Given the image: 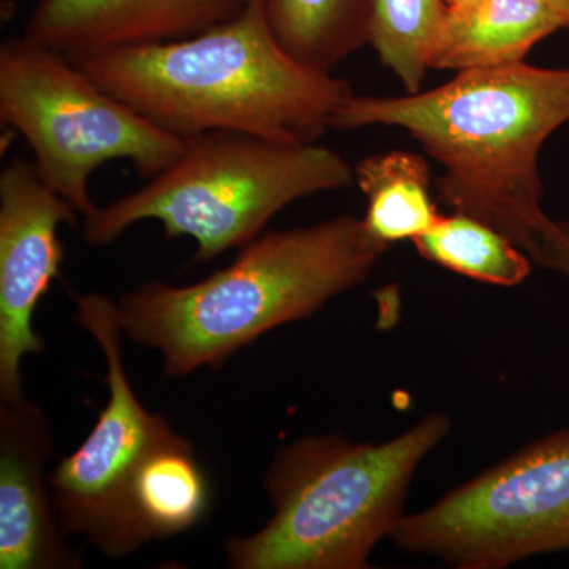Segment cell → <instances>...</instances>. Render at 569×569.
I'll use <instances>...</instances> for the list:
<instances>
[{
    "label": "cell",
    "instance_id": "obj_1",
    "mask_svg": "<svg viewBox=\"0 0 569 569\" xmlns=\"http://www.w3.org/2000/svg\"><path fill=\"white\" fill-rule=\"evenodd\" d=\"M569 122V67L459 71L447 84L400 97L353 96L332 130L396 127L443 167L437 193L508 236L538 264L553 220L542 208L538 159Z\"/></svg>",
    "mask_w": 569,
    "mask_h": 569
},
{
    "label": "cell",
    "instance_id": "obj_2",
    "mask_svg": "<svg viewBox=\"0 0 569 569\" xmlns=\"http://www.w3.org/2000/svg\"><path fill=\"white\" fill-rule=\"evenodd\" d=\"M70 59V58H69ZM112 96L179 138L209 132L312 144L353 89L284 51L266 0L189 39L70 59Z\"/></svg>",
    "mask_w": 569,
    "mask_h": 569
},
{
    "label": "cell",
    "instance_id": "obj_3",
    "mask_svg": "<svg viewBox=\"0 0 569 569\" xmlns=\"http://www.w3.org/2000/svg\"><path fill=\"white\" fill-rule=\"evenodd\" d=\"M387 250L355 216L268 231L200 282L141 284L118 302L119 320L130 339L162 353L164 376H189L222 366L271 329L313 316L365 282Z\"/></svg>",
    "mask_w": 569,
    "mask_h": 569
},
{
    "label": "cell",
    "instance_id": "obj_4",
    "mask_svg": "<svg viewBox=\"0 0 569 569\" xmlns=\"http://www.w3.org/2000/svg\"><path fill=\"white\" fill-rule=\"evenodd\" d=\"M430 413L385 443L307 437L277 452L266 475L274 507L268 523L224 545L236 569H362L391 538L422 460L451 432Z\"/></svg>",
    "mask_w": 569,
    "mask_h": 569
},
{
    "label": "cell",
    "instance_id": "obj_5",
    "mask_svg": "<svg viewBox=\"0 0 569 569\" xmlns=\"http://www.w3.org/2000/svg\"><path fill=\"white\" fill-rule=\"evenodd\" d=\"M355 168L317 144H284L236 132L186 138L182 152L144 186L84 217L86 244L108 246L132 224L156 220L170 239L192 238V263H208L263 234L302 198L346 189Z\"/></svg>",
    "mask_w": 569,
    "mask_h": 569
},
{
    "label": "cell",
    "instance_id": "obj_6",
    "mask_svg": "<svg viewBox=\"0 0 569 569\" xmlns=\"http://www.w3.org/2000/svg\"><path fill=\"white\" fill-rule=\"evenodd\" d=\"M0 121L22 134L40 178L82 217L96 211L89 179L102 164L127 160L148 181L186 144L26 33L0 47Z\"/></svg>",
    "mask_w": 569,
    "mask_h": 569
},
{
    "label": "cell",
    "instance_id": "obj_7",
    "mask_svg": "<svg viewBox=\"0 0 569 569\" xmlns=\"http://www.w3.org/2000/svg\"><path fill=\"white\" fill-rule=\"evenodd\" d=\"M392 542L460 569L569 552V429L557 430L406 515Z\"/></svg>",
    "mask_w": 569,
    "mask_h": 569
},
{
    "label": "cell",
    "instance_id": "obj_8",
    "mask_svg": "<svg viewBox=\"0 0 569 569\" xmlns=\"http://www.w3.org/2000/svg\"><path fill=\"white\" fill-rule=\"evenodd\" d=\"M77 321L102 348L110 396L84 443L52 471L50 488L63 533L81 535L107 556H126L142 546L129 503L134 473L173 429L146 411L130 387L118 305L103 295L81 296Z\"/></svg>",
    "mask_w": 569,
    "mask_h": 569
},
{
    "label": "cell",
    "instance_id": "obj_9",
    "mask_svg": "<svg viewBox=\"0 0 569 569\" xmlns=\"http://www.w3.org/2000/svg\"><path fill=\"white\" fill-rule=\"evenodd\" d=\"M80 212L50 189L36 163L11 159L0 173V400L22 396L24 356L41 353L33 313L59 277L62 223L77 224Z\"/></svg>",
    "mask_w": 569,
    "mask_h": 569
},
{
    "label": "cell",
    "instance_id": "obj_10",
    "mask_svg": "<svg viewBox=\"0 0 569 569\" xmlns=\"http://www.w3.org/2000/svg\"><path fill=\"white\" fill-rule=\"evenodd\" d=\"M250 0H39L26 36L70 59L189 39L234 20Z\"/></svg>",
    "mask_w": 569,
    "mask_h": 569
},
{
    "label": "cell",
    "instance_id": "obj_11",
    "mask_svg": "<svg viewBox=\"0 0 569 569\" xmlns=\"http://www.w3.org/2000/svg\"><path fill=\"white\" fill-rule=\"evenodd\" d=\"M50 426L24 397L0 400V569L78 568L52 512L44 466Z\"/></svg>",
    "mask_w": 569,
    "mask_h": 569
},
{
    "label": "cell",
    "instance_id": "obj_12",
    "mask_svg": "<svg viewBox=\"0 0 569 569\" xmlns=\"http://www.w3.org/2000/svg\"><path fill=\"white\" fill-rule=\"evenodd\" d=\"M545 0H462L448 3L429 69L478 70L526 62L535 44L560 31Z\"/></svg>",
    "mask_w": 569,
    "mask_h": 569
},
{
    "label": "cell",
    "instance_id": "obj_13",
    "mask_svg": "<svg viewBox=\"0 0 569 569\" xmlns=\"http://www.w3.org/2000/svg\"><path fill=\"white\" fill-rule=\"evenodd\" d=\"M209 501L211 489L192 445L171 430L142 460L130 486V511L142 545L192 529Z\"/></svg>",
    "mask_w": 569,
    "mask_h": 569
},
{
    "label": "cell",
    "instance_id": "obj_14",
    "mask_svg": "<svg viewBox=\"0 0 569 569\" xmlns=\"http://www.w3.org/2000/svg\"><path fill=\"white\" fill-rule=\"evenodd\" d=\"M355 181L366 194L362 227L378 244L415 241L441 213L430 197L432 174L419 153L391 151L366 157L356 164Z\"/></svg>",
    "mask_w": 569,
    "mask_h": 569
},
{
    "label": "cell",
    "instance_id": "obj_15",
    "mask_svg": "<svg viewBox=\"0 0 569 569\" xmlns=\"http://www.w3.org/2000/svg\"><path fill=\"white\" fill-rule=\"evenodd\" d=\"M376 0H266L277 41L296 61L331 73L369 44Z\"/></svg>",
    "mask_w": 569,
    "mask_h": 569
},
{
    "label": "cell",
    "instance_id": "obj_16",
    "mask_svg": "<svg viewBox=\"0 0 569 569\" xmlns=\"http://www.w3.org/2000/svg\"><path fill=\"white\" fill-rule=\"evenodd\" d=\"M413 244L430 263L497 287H518L530 276L533 263L508 236L459 212L440 216Z\"/></svg>",
    "mask_w": 569,
    "mask_h": 569
},
{
    "label": "cell",
    "instance_id": "obj_17",
    "mask_svg": "<svg viewBox=\"0 0 569 569\" xmlns=\"http://www.w3.org/2000/svg\"><path fill=\"white\" fill-rule=\"evenodd\" d=\"M447 10V0H376L373 3L369 44L406 93L421 91L430 70V50Z\"/></svg>",
    "mask_w": 569,
    "mask_h": 569
},
{
    "label": "cell",
    "instance_id": "obj_18",
    "mask_svg": "<svg viewBox=\"0 0 569 569\" xmlns=\"http://www.w3.org/2000/svg\"><path fill=\"white\" fill-rule=\"evenodd\" d=\"M538 266L559 272L569 282V222L556 220L546 238Z\"/></svg>",
    "mask_w": 569,
    "mask_h": 569
},
{
    "label": "cell",
    "instance_id": "obj_19",
    "mask_svg": "<svg viewBox=\"0 0 569 569\" xmlns=\"http://www.w3.org/2000/svg\"><path fill=\"white\" fill-rule=\"evenodd\" d=\"M559 20L561 29H569V0H545Z\"/></svg>",
    "mask_w": 569,
    "mask_h": 569
},
{
    "label": "cell",
    "instance_id": "obj_20",
    "mask_svg": "<svg viewBox=\"0 0 569 569\" xmlns=\"http://www.w3.org/2000/svg\"><path fill=\"white\" fill-rule=\"evenodd\" d=\"M448 3L462 2V0H447Z\"/></svg>",
    "mask_w": 569,
    "mask_h": 569
}]
</instances>
